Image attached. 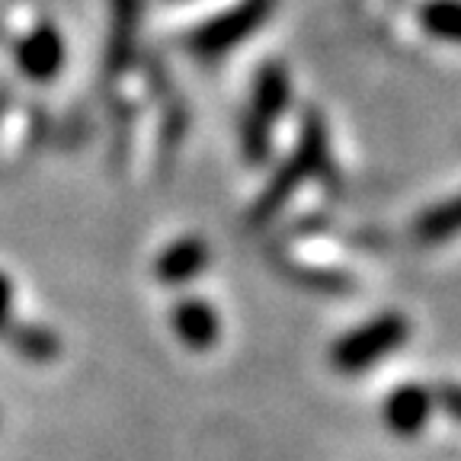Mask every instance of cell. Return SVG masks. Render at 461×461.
I'll use <instances>...</instances> for the list:
<instances>
[{
    "label": "cell",
    "instance_id": "obj_11",
    "mask_svg": "<svg viewBox=\"0 0 461 461\" xmlns=\"http://www.w3.org/2000/svg\"><path fill=\"white\" fill-rule=\"evenodd\" d=\"M138 7L141 0H113V32H109V68L119 71L135 55Z\"/></svg>",
    "mask_w": 461,
    "mask_h": 461
},
{
    "label": "cell",
    "instance_id": "obj_3",
    "mask_svg": "<svg viewBox=\"0 0 461 461\" xmlns=\"http://www.w3.org/2000/svg\"><path fill=\"white\" fill-rule=\"evenodd\" d=\"M68 58V45L55 23H39L16 42L14 61L20 74L32 84H51L61 74Z\"/></svg>",
    "mask_w": 461,
    "mask_h": 461
},
{
    "label": "cell",
    "instance_id": "obj_12",
    "mask_svg": "<svg viewBox=\"0 0 461 461\" xmlns=\"http://www.w3.org/2000/svg\"><path fill=\"white\" fill-rule=\"evenodd\" d=\"M461 234V193L452 199L439 202L426 209L423 215L413 224V238L423 240V244H442V240H452Z\"/></svg>",
    "mask_w": 461,
    "mask_h": 461
},
{
    "label": "cell",
    "instance_id": "obj_2",
    "mask_svg": "<svg viewBox=\"0 0 461 461\" xmlns=\"http://www.w3.org/2000/svg\"><path fill=\"white\" fill-rule=\"evenodd\" d=\"M269 10H273V0H240V4H234L224 14L212 16L209 23H202L189 36V45L199 55H221V51L250 39L267 23Z\"/></svg>",
    "mask_w": 461,
    "mask_h": 461
},
{
    "label": "cell",
    "instance_id": "obj_5",
    "mask_svg": "<svg viewBox=\"0 0 461 461\" xmlns=\"http://www.w3.org/2000/svg\"><path fill=\"white\" fill-rule=\"evenodd\" d=\"M432 411H436V394L423 384L411 382V384H401L394 388L388 397H384V407H382V420L391 432L403 436V439H411L429 423Z\"/></svg>",
    "mask_w": 461,
    "mask_h": 461
},
{
    "label": "cell",
    "instance_id": "obj_8",
    "mask_svg": "<svg viewBox=\"0 0 461 461\" xmlns=\"http://www.w3.org/2000/svg\"><path fill=\"white\" fill-rule=\"evenodd\" d=\"M295 158L304 164L311 180H330L337 176L330 158V138H327V122L317 109H304L302 113V129H298V144H295Z\"/></svg>",
    "mask_w": 461,
    "mask_h": 461
},
{
    "label": "cell",
    "instance_id": "obj_14",
    "mask_svg": "<svg viewBox=\"0 0 461 461\" xmlns=\"http://www.w3.org/2000/svg\"><path fill=\"white\" fill-rule=\"evenodd\" d=\"M240 148H244L247 164L263 167L269 160V151H273V129L247 115L244 125H240Z\"/></svg>",
    "mask_w": 461,
    "mask_h": 461
},
{
    "label": "cell",
    "instance_id": "obj_9",
    "mask_svg": "<svg viewBox=\"0 0 461 461\" xmlns=\"http://www.w3.org/2000/svg\"><path fill=\"white\" fill-rule=\"evenodd\" d=\"M304 180H311L308 170H304L302 160L292 154V158L285 160V167H279L276 170V176L269 180V186L263 189V195L257 199V205H253L250 212V221L253 224H267L269 218H276L282 209H285V202L295 195V189L302 186Z\"/></svg>",
    "mask_w": 461,
    "mask_h": 461
},
{
    "label": "cell",
    "instance_id": "obj_13",
    "mask_svg": "<svg viewBox=\"0 0 461 461\" xmlns=\"http://www.w3.org/2000/svg\"><path fill=\"white\" fill-rule=\"evenodd\" d=\"M420 26L432 39L461 42V0H426L420 7Z\"/></svg>",
    "mask_w": 461,
    "mask_h": 461
},
{
    "label": "cell",
    "instance_id": "obj_17",
    "mask_svg": "<svg viewBox=\"0 0 461 461\" xmlns=\"http://www.w3.org/2000/svg\"><path fill=\"white\" fill-rule=\"evenodd\" d=\"M0 109H4V106H0Z\"/></svg>",
    "mask_w": 461,
    "mask_h": 461
},
{
    "label": "cell",
    "instance_id": "obj_15",
    "mask_svg": "<svg viewBox=\"0 0 461 461\" xmlns=\"http://www.w3.org/2000/svg\"><path fill=\"white\" fill-rule=\"evenodd\" d=\"M14 321V279L0 269V333Z\"/></svg>",
    "mask_w": 461,
    "mask_h": 461
},
{
    "label": "cell",
    "instance_id": "obj_4",
    "mask_svg": "<svg viewBox=\"0 0 461 461\" xmlns=\"http://www.w3.org/2000/svg\"><path fill=\"white\" fill-rule=\"evenodd\" d=\"M170 327L173 337L180 339L193 353H205L221 339V317L212 308V302L199 295H183L170 308Z\"/></svg>",
    "mask_w": 461,
    "mask_h": 461
},
{
    "label": "cell",
    "instance_id": "obj_16",
    "mask_svg": "<svg viewBox=\"0 0 461 461\" xmlns=\"http://www.w3.org/2000/svg\"><path fill=\"white\" fill-rule=\"evenodd\" d=\"M436 403H439L452 420H461V384H446V388H439Z\"/></svg>",
    "mask_w": 461,
    "mask_h": 461
},
{
    "label": "cell",
    "instance_id": "obj_7",
    "mask_svg": "<svg viewBox=\"0 0 461 461\" xmlns=\"http://www.w3.org/2000/svg\"><path fill=\"white\" fill-rule=\"evenodd\" d=\"M292 103V80H288L285 65L279 61H267L253 77V94H250V119L269 125L273 129L282 115L288 113Z\"/></svg>",
    "mask_w": 461,
    "mask_h": 461
},
{
    "label": "cell",
    "instance_id": "obj_1",
    "mask_svg": "<svg viewBox=\"0 0 461 461\" xmlns=\"http://www.w3.org/2000/svg\"><path fill=\"white\" fill-rule=\"evenodd\" d=\"M407 337H411V321L401 311H384V314L366 321L362 327L343 333L330 346V366L343 375H359L366 368L378 366L394 349H401Z\"/></svg>",
    "mask_w": 461,
    "mask_h": 461
},
{
    "label": "cell",
    "instance_id": "obj_10",
    "mask_svg": "<svg viewBox=\"0 0 461 461\" xmlns=\"http://www.w3.org/2000/svg\"><path fill=\"white\" fill-rule=\"evenodd\" d=\"M0 337L7 339L16 356H23V359H29V362H39V366L58 359V353H61L58 333L45 324H32V321H26V324H14V321H10L7 330L0 333Z\"/></svg>",
    "mask_w": 461,
    "mask_h": 461
},
{
    "label": "cell",
    "instance_id": "obj_6",
    "mask_svg": "<svg viewBox=\"0 0 461 461\" xmlns=\"http://www.w3.org/2000/svg\"><path fill=\"white\" fill-rule=\"evenodd\" d=\"M205 267H209V244L195 238V234H186V238H176L158 253L154 279L167 288H180L186 282H193Z\"/></svg>",
    "mask_w": 461,
    "mask_h": 461
}]
</instances>
